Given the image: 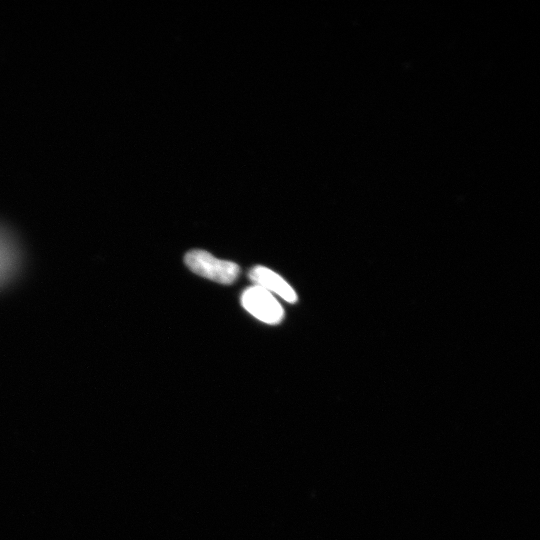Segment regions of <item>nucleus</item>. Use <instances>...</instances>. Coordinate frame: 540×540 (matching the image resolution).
<instances>
[{
	"label": "nucleus",
	"mask_w": 540,
	"mask_h": 540,
	"mask_svg": "<svg viewBox=\"0 0 540 540\" xmlns=\"http://www.w3.org/2000/svg\"><path fill=\"white\" fill-rule=\"evenodd\" d=\"M184 262L194 273L222 284L233 283L240 271L236 263L217 259L210 253L198 249L186 253Z\"/></svg>",
	"instance_id": "1"
},
{
	"label": "nucleus",
	"mask_w": 540,
	"mask_h": 540,
	"mask_svg": "<svg viewBox=\"0 0 540 540\" xmlns=\"http://www.w3.org/2000/svg\"><path fill=\"white\" fill-rule=\"evenodd\" d=\"M242 306L258 320L277 324L284 317V311L272 294L257 285L248 287L241 296Z\"/></svg>",
	"instance_id": "2"
},
{
	"label": "nucleus",
	"mask_w": 540,
	"mask_h": 540,
	"mask_svg": "<svg viewBox=\"0 0 540 540\" xmlns=\"http://www.w3.org/2000/svg\"><path fill=\"white\" fill-rule=\"evenodd\" d=\"M23 266V251L15 235L0 224V289L16 280Z\"/></svg>",
	"instance_id": "3"
},
{
	"label": "nucleus",
	"mask_w": 540,
	"mask_h": 540,
	"mask_svg": "<svg viewBox=\"0 0 540 540\" xmlns=\"http://www.w3.org/2000/svg\"><path fill=\"white\" fill-rule=\"evenodd\" d=\"M249 278L255 285L278 294L289 303L297 300L293 288L281 276L264 266L253 267L249 272Z\"/></svg>",
	"instance_id": "4"
}]
</instances>
